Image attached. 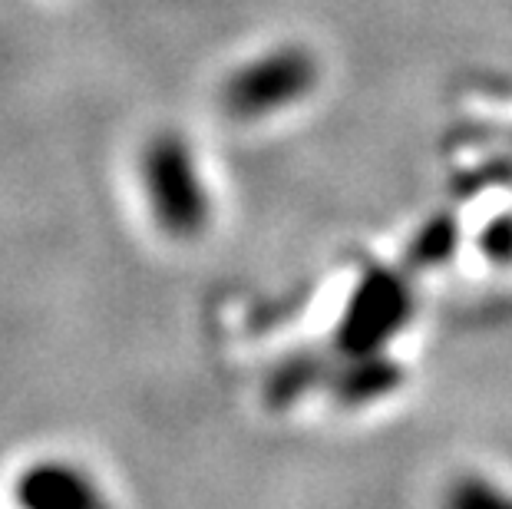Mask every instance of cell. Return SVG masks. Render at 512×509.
<instances>
[{
    "instance_id": "6da1fadb",
    "label": "cell",
    "mask_w": 512,
    "mask_h": 509,
    "mask_svg": "<svg viewBox=\"0 0 512 509\" xmlns=\"http://www.w3.org/2000/svg\"><path fill=\"white\" fill-rule=\"evenodd\" d=\"M139 189L152 225L176 242H192L212 222V192L199 156L182 133H159L139 153Z\"/></svg>"
},
{
    "instance_id": "7a4b0ae2",
    "label": "cell",
    "mask_w": 512,
    "mask_h": 509,
    "mask_svg": "<svg viewBox=\"0 0 512 509\" xmlns=\"http://www.w3.org/2000/svg\"><path fill=\"white\" fill-rule=\"evenodd\" d=\"M318 80V57L298 43H281L228 73L219 86V106L228 119L258 123L311 96Z\"/></svg>"
},
{
    "instance_id": "3957f363",
    "label": "cell",
    "mask_w": 512,
    "mask_h": 509,
    "mask_svg": "<svg viewBox=\"0 0 512 509\" xmlns=\"http://www.w3.org/2000/svg\"><path fill=\"white\" fill-rule=\"evenodd\" d=\"M413 318V291L394 268H370L351 291L337 318L334 348L341 357L377 354L397 341Z\"/></svg>"
},
{
    "instance_id": "277c9868",
    "label": "cell",
    "mask_w": 512,
    "mask_h": 509,
    "mask_svg": "<svg viewBox=\"0 0 512 509\" xmlns=\"http://www.w3.org/2000/svg\"><path fill=\"white\" fill-rule=\"evenodd\" d=\"M14 496L27 509H90L103 493L80 467L67 460H37L14 480Z\"/></svg>"
},
{
    "instance_id": "5b68a950",
    "label": "cell",
    "mask_w": 512,
    "mask_h": 509,
    "mask_svg": "<svg viewBox=\"0 0 512 509\" xmlns=\"http://www.w3.org/2000/svg\"><path fill=\"white\" fill-rule=\"evenodd\" d=\"M403 384V367L387 351L344 357V367H334L328 391L341 407H367L374 400L397 394Z\"/></svg>"
},
{
    "instance_id": "8992f818",
    "label": "cell",
    "mask_w": 512,
    "mask_h": 509,
    "mask_svg": "<svg viewBox=\"0 0 512 509\" xmlns=\"http://www.w3.org/2000/svg\"><path fill=\"white\" fill-rule=\"evenodd\" d=\"M334 367L318 354H294L288 361H281L271 377L265 381V400L275 410H291L298 400H304L311 391L331 384Z\"/></svg>"
},
{
    "instance_id": "52a82bcc",
    "label": "cell",
    "mask_w": 512,
    "mask_h": 509,
    "mask_svg": "<svg viewBox=\"0 0 512 509\" xmlns=\"http://www.w3.org/2000/svg\"><path fill=\"white\" fill-rule=\"evenodd\" d=\"M450 506L456 509H496V506H512V496L499 490L496 483L483 480V476H463L456 480V486L450 490Z\"/></svg>"
},
{
    "instance_id": "ba28073f",
    "label": "cell",
    "mask_w": 512,
    "mask_h": 509,
    "mask_svg": "<svg viewBox=\"0 0 512 509\" xmlns=\"http://www.w3.org/2000/svg\"><path fill=\"white\" fill-rule=\"evenodd\" d=\"M479 252L493 265H512V215H496L479 232Z\"/></svg>"
},
{
    "instance_id": "9c48e42d",
    "label": "cell",
    "mask_w": 512,
    "mask_h": 509,
    "mask_svg": "<svg viewBox=\"0 0 512 509\" xmlns=\"http://www.w3.org/2000/svg\"><path fill=\"white\" fill-rule=\"evenodd\" d=\"M456 245V225L453 219H437L433 225L423 229V235L417 238V248H413V258H420V262H440L453 252Z\"/></svg>"
}]
</instances>
